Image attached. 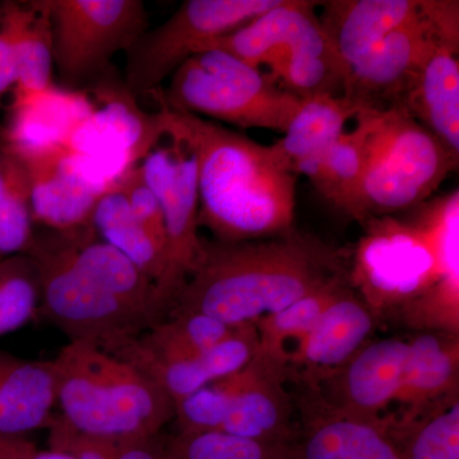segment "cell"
<instances>
[{"label": "cell", "mask_w": 459, "mask_h": 459, "mask_svg": "<svg viewBox=\"0 0 459 459\" xmlns=\"http://www.w3.org/2000/svg\"><path fill=\"white\" fill-rule=\"evenodd\" d=\"M16 89V69L11 45L0 27V105L9 93Z\"/></svg>", "instance_id": "d590c367"}, {"label": "cell", "mask_w": 459, "mask_h": 459, "mask_svg": "<svg viewBox=\"0 0 459 459\" xmlns=\"http://www.w3.org/2000/svg\"><path fill=\"white\" fill-rule=\"evenodd\" d=\"M12 150L29 172L35 225L56 231L90 225L93 210L110 184L96 177L65 144Z\"/></svg>", "instance_id": "7c38bea8"}, {"label": "cell", "mask_w": 459, "mask_h": 459, "mask_svg": "<svg viewBox=\"0 0 459 459\" xmlns=\"http://www.w3.org/2000/svg\"><path fill=\"white\" fill-rule=\"evenodd\" d=\"M382 111L361 110L355 128L344 132L307 172L320 195L346 212L369 162L371 142Z\"/></svg>", "instance_id": "4316f807"}, {"label": "cell", "mask_w": 459, "mask_h": 459, "mask_svg": "<svg viewBox=\"0 0 459 459\" xmlns=\"http://www.w3.org/2000/svg\"><path fill=\"white\" fill-rule=\"evenodd\" d=\"M258 351L255 325H247L195 358L174 362H141L133 367L161 386L175 406L199 389L243 370Z\"/></svg>", "instance_id": "603a6c76"}, {"label": "cell", "mask_w": 459, "mask_h": 459, "mask_svg": "<svg viewBox=\"0 0 459 459\" xmlns=\"http://www.w3.org/2000/svg\"><path fill=\"white\" fill-rule=\"evenodd\" d=\"M32 448L35 446L26 437H0V459H13Z\"/></svg>", "instance_id": "8d00e7d4"}, {"label": "cell", "mask_w": 459, "mask_h": 459, "mask_svg": "<svg viewBox=\"0 0 459 459\" xmlns=\"http://www.w3.org/2000/svg\"><path fill=\"white\" fill-rule=\"evenodd\" d=\"M40 299V276L29 255H17L0 261V337L35 318Z\"/></svg>", "instance_id": "d6a6232c"}, {"label": "cell", "mask_w": 459, "mask_h": 459, "mask_svg": "<svg viewBox=\"0 0 459 459\" xmlns=\"http://www.w3.org/2000/svg\"><path fill=\"white\" fill-rule=\"evenodd\" d=\"M350 270L343 250L296 229L258 240H204L170 316L198 313L232 327L255 325Z\"/></svg>", "instance_id": "6da1fadb"}, {"label": "cell", "mask_w": 459, "mask_h": 459, "mask_svg": "<svg viewBox=\"0 0 459 459\" xmlns=\"http://www.w3.org/2000/svg\"><path fill=\"white\" fill-rule=\"evenodd\" d=\"M0 27L7 36L16 69V89L35 92L53 86L54 44L44 0L3 2Z\"/></svg>", "instance_id": "cb8c5ba5"}, {"label": "cell", "mask_w": 459, "mask_h": 459, "mask_svg": "<svg viewBox=\"0 0 459 459\" xmlns=\"http://www.w3.org/2000/svg\"><path fill=\"white\" fill-rule=\"evenodd\" d=\"M377 318L368 301L350 287L329 305L286 364L287 379L294 374L310 392L343 367L376 329Z\"/></svg>", "instance_id": "5bb4252c"}, {"label": "cell", "mask_w": 459, "mask_h": 459, "mask_svg": "<svg viewBox=\"0 0 459 459\" xmlns=\"http://www.w3.org/2000/svg\"><path fill=\"white\" fill-rule=\"evenodd\" d=\"M350 287H352L350 274L340 277L312 294L299 299L281 312L258 320L255 328L259 351L286 368L289 344L294 343L290 355L291 358L329 305L334 303Z\"/></svg>", "instance_id": "f546056e"}, {"label": "cell", "mask_w": 459, "mask_h": 459, "mask_svg": "<svg viewBox=\"0 0 459 459\" xmlns=\"http://www.w3.org/2000/svg\"><path fill=\"white\" fill-rule=\"evenodd\" d=\"M51 367L60 419L78 433L123 442L160 434L174 419L161 386L93 344L69 342Z\"/></svg>", "instance_id": "3957f363"}, {"label": "cell", "mask_w": 459, "mask_h": 459, "mask_svg": "<svg viewBox=\"0 0 459 459\" xmlns=\"http://www.w3.org/2000/svg\"><path fill=\"white\" fill-rule=\"evenodd\" d=\"M401 459H459V395L382 422Z\"/></svg>", "instance_id": "f1b7e54d"}, {"label": "cell", "mask_w": 459, "mask_h": 459, "mask_svg": "<svg viewBox=\"0 0 459 459\" xmlns=\"http://www.w3.org/2000/svg\"><path fill=\"white\" fill-rule=\"evenodd\" d=\"M68 232L75 262L98 285L146 319L151 328L168 318L155 283L128 256L102 240L91 225Z\"/></svg>", "instance_id": "44dd1931"}, {"label": "cell", "mask_w": 459, "mask_h": 459, "mask_svg": "<svg viewBox=\"0 0 459 459\" xmlns=\"http://www.w3.org/2000/svg\"><path fill=\"white\" fill-rule=\"evenodd\" d=\"M318 2L280 0L270 11L214 40L207 50H220L244 60L247 65H267L271 69L304 42L323 32Z\"/></svg>", "instance_id": "e0dca14e"}, {"label": "cell", "mask_w": 459, "mask_h": 459, "mask_svg": "<svg viewBox=\"0 0 459 459\" xmlns=\"http://www.w3.org/2000/svg\"><path fill=\"white\" fill-rule=\"evenodd\" d=\"M13 459H74L65 453H59L56 451L50 452H39L38 449L32 448L31 451L23 453V455H18Z\"/></svg>", "instance_id": "74e56055"}, {"label": "cell", "mask_w": 459, "mask_h": 459, "mask_svg": "<svg viewBox=\"0 0 459 459\" xmlns=\"http://www.w3.org/2000/svg\"><path fill=\"white\" fill-rule=\"evenodd\" d=\"M319 5L320 26L349 75L383 39L418 16L422 0H328Z\"/></svg>", "instance_id": "2e32d148"}, {"label": "cell", "mask_w": 459, "mask_h": 459, "mask_svg": "<svg viewBox=\"0 0 459 459\" xmlns=\"http://www.w3.org/2000/svg\"><path fill=\"white\" fill-rule=\"evenodd\" d=\"M152 117L161 138L183 142L195 156L199 226L217 240H258L294 229L296 177L274 164L268 146L160 102Z\"/></svg>", "instance_id": "7a4b0ae2"}, {"label": "cell", "mask_w": 459, "mask_h": 459, "mask_svg": "<svg viewBox=\"0 0 459 459\" xmlns=\"http://www.w3.org/2000/svg\"><path fill=\"white\" fill-rule=\"evenodd\" d=\"M458 161L404 108L382 111L367 170L344 213L362 222L415 210L430 199Z\"/></svg>", "instance_id": "8992f818"}, {"label": "cell", "mask_w": 459, "mask_h": 459, "mask_svg": "<svg viewBox=\"0 0 459 459\" xmlns=\"http://www.w3.org/2000/svg\"><path fill=\"white\" fill-rule=\"evenodd\" d=\"M343 95H316L301 99L298 113L283 138L268 146L274 164L291 175L305 172L346 132L350 120L360 113Z\"/></svg>", "instance_id": "d6986e66"}, {"label": "cell", "mask_w": 459, "mask_h": 459, "mask_svg": "<svg viewBox=\"0 0 459 459\" xmlns=\"http://www.w3.org/2000/svg\"><path fill=\"white\" fill-rule=\"evenodd\" d=\"M294 459H401L383 424L344 418L309 401Z\"/></svg>", "instance_id": "7402d4cb"}, {"label": "cell", "mask_w": 459, "mask_h": 459, "mask_svg": "<svg viewBox=\"0 0 459 459\" xmlns=\"http://www.w3.org/2000/svg\"><path fill=\"white\" fill-rule=\"evenodd\" d=\"M156 144L140 168L144 180L155 193L164 217L166 274L160 299L170 316L186 281L197 268L204 238H199L197 164L183 142L166 138Z\"/></svg>", "instance_id": "8fae6325"}, {"label": "cell", "mask_w": 459, "mask_h": 459, "mask_svg": "<svg viewBox=\"0 0 459 459\" xmlns=\"http://www.w3.org/2000/svg\"><path fill=\"white\" fill-rule=\"evenodd\" d=\"M169 80L153 93L160 104L243 129L285 133L301 102L273 75L225 51L195 54Z\"/></svg>", "instance_id": "277c9868"}, {"label": "cell", "mask_w": 459, "mask_h": 459, "mask_svg": "<svg viewBox=\"0 0 459 459\" xmlns=\"http://www.w3.org/2000/svg\"><path fill=\"white\" fill-rule=\"evenodd\" d=\"M458 333L430 331L409 342L403 385L397 401L403 412L418 411L458 392Z\"/></svg>", "instance_id": "d4e9b609"}, {"label": "cell", "mask_w": 459, "mask_h": 459, "mask_svg": "<svg viewBox=\"0 0 459 459\" xmlns=\"http://www.w3.org/2000/svg\"><path fill=\"white\" fill-rule=\"evenodd\" d=\"M35 235L25 162L0 137V261L26 255Z\"/></svg>", "instance_id": "4dcf8cb0"}, {"label": "cell", "mask_w": 459, "mask_h": 459, "mask_svg": "<svg viewBox=\"0 0 459 459\" xmlns=\"http://www.w3.org/2000/svg\"><path fill=\"white\" fill-rule=\"evenodd\" d=\"M26 255L40 276L38 316L62 331L69 342L93 344L114 355L151 328L77 264L68 231L35 230Z\"/></svg>", "instance_id": "5b68a950"}, {"label": "cell", "mask_w": 459, "mask_h": 459, "mask_svg": "<svg viewBox=\"0 0 459 459\" xmlns=\"http://www.w3.org/2000/svg\"><path fill=\"white\" fill-rule=\"evenodd\" d=\"M286 368L258 351L243 370L175 404L180 431L221 433L268 443H294Z\"/></svg>", "instance_id": "52a82bcc"}, {"label": "cell", "mask_w": 459, "mask_h": 459, "mask_svg": "<svg viewBox=\"0 0 459 459\" xmlns=\"http://www.w3.org/2000/svg\"><path fill=\"white\" fill-rule=\"evenodd\" d=\"M51 361L27 360L0 349V437H26L56 421Z\"/></svg>", "instance_id": "ffe728a7"}, {"label": "cell", "mask_w": 459, "mask_h": 459, "mask_svg": "<svg viewBox=\"0 0 459 459\" xmlns=\"http://www.w3.org/2000/svg\"><path fill=\"white\" fill-rule=\"evenodd\" d=\"M240 327H232L204 314H171L114 355L132 365L186 360L212 349Z\"/></svg>", "instance_id": "484cf974"}, {"label": "cell", "mask_w": 459, "mask_h": 459, "mask_svg": "<svg viewBox=\"0 0 459 459\" xmlns=\"http://www.w3.org/2000/svg\"><path fill=\"white\" fill-rule=\"evenodd\" d=\"M165 459H294V443L246 439L221 431L165 437Z\"/></svg>", "instance_id": "1f68e13d"}, {"label": "cell", "mask_w": 459, "mask_h": 459, "mask_svg": "<svg viewBox=\"0 0 459 459\" xmlns=\"http://www.w3.org/2000/svg\"><path fill=\"white\" fill-rule=\"evenodd\" d=\"M451 29H459V2L422 0L418 16L389 33L349 72L344 98L360 110L404 108L435 38Z\"/></svg>", "instance_id": "30bf717a"}, {"label": "cell", "mask_w": 459, "mask_h": 459, "mask_svg": "<svg viewBox=\"0 0 459 459\" xmlns=\"http://www.w3.org/2000/svg\"><path fill=\"white\" fill-rule=\"evenodd\" d=\"M115 459H165V437H152L117 442Z\"/></svg>", "instance_id": "e575fe53"}, {"label": "cell", "mask_w": 459, "mask_h": 459, "mask_svg": "<svg viewBox=\"0 0 459 459\" xmlns=\"http://www.w3.org/2000/svg\"><path fill=\"white\" fill-rule=\"evenodd\" d=\"M51 451L74 459H115L117 442L78 433L56 415L49 428Z\"/></svg>", "instance_id": "836d02e7"}, {"label": "cell", "mask_w": 459, "mask_h": 459, "mask_svg": "<svg viewBox=\"0 0 459 459\" xmlns=\"http://www.w3.org/2000/svg\"><path fill=\"white\" fill-rule=\"evenodd\" d=\"M90 225L95 229L102 240L128 256L148 279L155 283L160 299V289L166 274L164 244L156 238L146 223L133 212L131 205L114 183H111L100 197L91 217Z\"/></svg>", "instance_id": "83f0119b"}, {"label": "cell", "mask_w": 459, "mask_h": 459, "mask_svg": "<svg viewBox=\"0 0 459 459\" xmlns=\"http://www.w3.org/2000/svg\"><path fill=\"white\" fill-rule=\"evenodd\" d=\"M280 0H186L126 51V90L155 93L189 57L270 11Z\"/></svg>", "instance_id": "ba28073f"}, {"label": "cell", "mask_w": 459, "mask_h": 459, "mask_svg": "<svg viewBox=\"0 0 459 459\" xmlns=\"http://www.w3.org/2000/svg\"><path fill=\"white\" fill-rule=\"evenodd\" d=\"M12 93L8 126L0 137L14 150L68 146L96 110L80 91L57 89L54 84L35 92Z\"/></svg>", "instance_id": "ac0fdd59"}, {"label": "cell", "mask_w": 459, "mask_h": 459, "mask_svg": "<svg viewBox=\"0 0 459 459\" xmlns=\"http://www.w3.org/2000/svg\"><path fill=\"white\" fill-rule=\"evenodd\" d=\"M407 358V341H369L316 388V401L344 418L382 424L380 415L403 385Z\"/></svg>", "instance_id": "4fadbf2b"}, {"label": "cell", "mask_w": 459, "mask_h": 459, "mask_svg": "<svg viewBox=\"0 0 459 459\" xmlns=\"http://www.w3.org/2000/svg\"><path fill=\"white\" fill-rule=\"evenodd\" d=\"M404 110L459 160V29L435 38Z\"/></svg>", "instance_id": "9a60e30c"}, {"label": "cell", "mask_w": 459, "mask_h": 459, "mask_svg": "<svg viewBox=\"0 0 459 459\" xmlns=\"http://www.w3.org/2000/svg\"><path fill=\"white\" fill-rule=\"evenodd\" d=\"M51 21L54 66L68 90L107 72L148 30L141 0H44Z\"/></svg>", "instance_id": "9c48e42d"}]
</instances>
